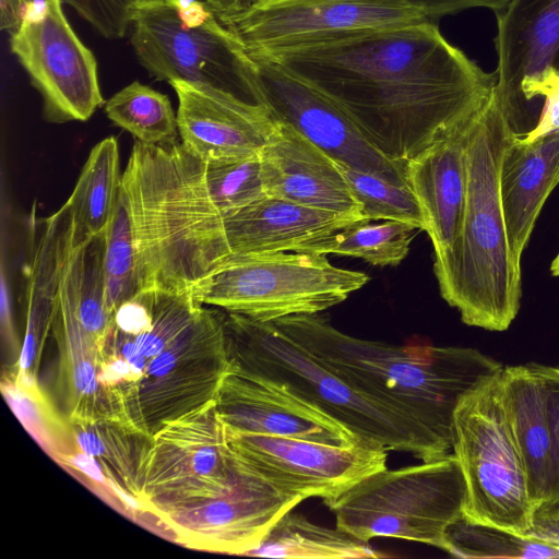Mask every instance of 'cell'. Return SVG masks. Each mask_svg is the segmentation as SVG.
Returning <instances> with one entry per match:
<instances>
[{
	"label": "cell",
	"mask_w": 559,
	"mask_h": 559,
	"mask_svg": "<svg viewBox=\"0 0 559 559\" xmlns=\"http://www.w3.org/2000/svg\"><path fill=\"white\" fill-rule=\"evenodd\" d=\"M468 118L406 162L407 185L419 204L435 260L443 259L452 251L463 225L467 195L465 127Z\"/></svg>",
	"instance_id": "obj_20"
},
{
	"label": "cell",
	"mask_w": 559,
	"mask_h": 559,
	"mask_svg": "<svg viewBox=\"0 0 559 559\" xmlns=\"http://www.w3.org/2000/svg\"><path fill=\"white\" fill-rule=\"evenodd\" d=\"M269 486L231 449L215 401L153 436L140 490L144 516L188 548L231 554L266 518Z\"/></svg>",
	"instance_id": "obj_3"
},
{
	"label": "cell",
	"mask_w": 559,
	"mask_h": 559,
	"mask_svg": "<svg viewBox=\"0 0 559 559\" xmlns=\"http://www.w3.org/2000/svg\"><path fill=\"white\" fill-rule=\"evenodd\" d=\"M129 31L139 63L156 80L185 81L265 107L253 61L205 1L139 0Z\"/></svg>",
	"instance_id": "obj_8"
},
{
	"label": "cell",
	"mask_w": 559,
	"mask_h": 559,
	"mask_svg": "<svg viewBox=\"0 0 559 559\" xmlns=\"http://www.w3.org/2000/svg\"><path fill=\"white\" fill-rule=\"evenodd\" d=\"M544 377L548 412L552 432V477L550 493L545 508L559 506V366L538 364ZM543 509V508H542Z\"/></svg>",
	"instance_id": "obj_36"
},
{
	"label": "cell",
	"mask_w": 559,
	"mask_h": 559,
	"mask_svg": "<svg viewBox=\"0 0 559 559\" xmlns=\"http://www.w3.org/2000/svg\"><path fill=\"white\" fill-rule=\"evenodd\" d=\"M139 0H61L71 7L95 32L108 39L127 35L133 7Z\"/></svg>",
	"instance_id": "obj_34"
},
{
	"label": "cell",
	"mask_w": 559,
	"mask_h": 559,
	"mask_svg": "<svg viewBox=\"0 0 559 559\" xmlns=\"http://www.w3.org/2000/svg\"><path fill=\"white\" fill-rule=\"evenodd\" d=\"M254 1H259V0H252V2H254ZM252 2H251V3H252Z\"/></svg>",
	"instance_id": "obj_44"
},
{
	"label": "cell",
	"mask_w": 559,
	"mask_h": 559,
	"mask_svg": "<svg viewBox=\"0 0 559 559\" xmlns=\"http://www.w3.org/2000/svg\"><path fill=\"white\" fill-rule=\"evenodd\" d=\"M178 98L177 123L182 146L204 163L259 154L275 119L267 108L245 104L185 81L168 82Z\"/></svg>",
	"instance_id": "obj_19"
},
{
	"label": "cell",
	"mask_w": 559,
	"mask_h": 559,
	"mask_svg": "<svg viewBox=\"0 0 559 559\" xmlns=\"http://www.w3.org/2000/svg\"><path fill=\"white\" fill-rule=\"evenodd\" d=\"M226 430L231 449L249 468L280 491L305 499L335 498L386 468L388 450L369 441L335 445Z\"/></svg>",
	"instance_id": "obj_14"
},
{
	"label": "cell",
	"mask_w": 559,
	"mask_h": 559,
	"mask_svg": "<svg viewBox=\"0 0 559 559\" xmlns=\"http://www.w3.org/2000/svg\"><path fill=\"white\" fill-rule=\"evenodd\" d=\"M514 134L495 93L467 119L463 225L452 251L433 262L442 298L465 324L492 332L510 328L522 295L500 192L502 160Z\"/></svg>",
	"instance_id": "obj_5"
},
{
	"label": "cell",
	"mask_w": 559,
	"mask_h": 559,
	"mask_svg": "<svg viewBox=\"0 0 559 559\" xmlns=\"http://www.w3.org/2000/svg\"><path fill=\"white\" fill-rule=\"evenodd\" d=\"M340 166L365 219L397 221L424 230L419 204L408 186H399L374 174L342 164Z\"/></svg>",
	"instance_id": "obj_33"
},
{
	"label": "cell",
	"mask_w": 559,
	"mask_h": 559,
	"mask_svg": "<svg viewBox=\"0 0 559 559\" xmlns=\"http://www.w3.org/2000/svg\"><path fill=\"white\" fill-rule=\"evenodd\" d=\"M32 0H0V27L10 35L23 24Z\"/></svg>",
	"instance_id": "obj_40"
},
{
	"label": "cell",
	"mask_w": 559,
	"mask_h": 559,
	"mask_svg": "<svg viewBox=\"0 0 559 559\" xmlns=\"http://www.w3.org/2000/svg\"><path fill=\"white\" fill-rule=\"evenodd\" d=\"M121 180L132 203L142 289L187 290L226 258L199 159L181 143L136 141Z\"/></svg>",
	"instance_id": "obj_6"
},
{
	"label": "cell",
	"mask_w": 559,
	"mask_h": 559,
	"mask_svg": "<svg viewBox=\"0 0 559 559\" xmlns=\"http://www.w3.org/2000/svg\"><path fill=\"white\" fill-rule=\"evenodd\" d=\"M78 449L92 456L104 472L111 496L122 512L144 518L140 490L153 437L139 432L120 419L104 417L69 421Z\"/></svg>",
	"instance_id": "obj_24"
},
{
	"label": "cell",
	"mask_w": 559,
	"mask_h": 559,
	"mask_svg": "<svg viewBox=\"0 0 559 559\" xmlns=\"http://www.w3.org/2000/svg\"><path fill=\"white\" fill-rule=\"evenodd\" d=\"M248 556L302 559H362L386 555L352 534L318 525L302 514L285 513Z\"/></svg>",
	"instance_id": "obj_26"
},
{
	"label": "cell",
	"mask_w": 559,
	"mask_h": 559,
	"mask_svg": "<svg viewBox=\"0 0 559 559\" xmlns=\"http://www.w3.org/2000/svg\"><path fill=\"white\" fill-rule=\"evenodd\" d=\"M417 229L397 221L358 219L310 238L292 251L349 255L378 266L397 265L408 254Z\"/></svg>",
	"instance_id": "obj_27"
},
{
	"label": "cell",
	"mask_w": 559,
	"mask_h": 559,
	"mask_svg": "<svg viewBox=\"0 0 559 559\" xmlns=\"http://www.w3.org/2000/svg\"><path fill=\"white\" fill-rule=\"evenodd\" d=\"M1 390L25 429L57 462L79 451L69 421L37 379L3 373Z\"/></svg>",
	"instance_id": "obj_28"
},
{
	"label": "cell",
	"mask_w": 559,
	"mask_h": 559,
	"mask_svg": "<svg viewBox=\"0 0 559 559\" xmlns=\"http://www.w3.org/2000/svg\"><path fill=\"white\" fill-rule=\"evenodd\" d=\"M444 551L459 558H559V545L464 518L448 530Z\"/></svg>",
	"instance_id": "obj_31"
},
{
	"label": "cell",
	"mask_w": 559,
	"mask_h": 559,
	"mask_svg": "<svg viewBox=\"0 0 559 559\" xmlns=\"http://www.w3.org/2000/svg\"><path fill=\"white\" fill-rule=\"evenodd\" d=\"M215 404L225 425L237 432L335 445L367 441L285 385L246 372L230 361Z\"/></svg>",
	"instance_id": "obj_17"
},
{
	"label": "cell",
	"mask_w": 559,
	"mask_h": 559,
	"mask_svg": "<svg viewBox=\"0 0 559 559\" xmlns=\"http://www.w3.org/2000/svg\"><path fill=\"white\" fill-rule=\"evenodd\" d=\"M368 281L362 272L334 266L325 254L274 251L229 255L187 290L202 305L267 322L318 314Z\"/></svg>",
	"instance_id": "obj_10"
},
{
	"label": "cell",
	"mask_w": 559,
	"mask_h": 559,
	"mask_svg": "<svg viewBox=\"0 0 559 559\" xmlns=\"http://www.w3.org/2000/svg\"><path fill=\"white\" fill-rule=\"evenodd\" d=\"M166 1H168L169 3H171L174 5H177L179 2V0H166Z\"/></svg>",
	"instance_id": "obj_43"
},
{
	"label": "cell",
	"mask_w": 559,
	"mask_h": 559,
	"mask_svg": "<svg viewBox=\"0 0 559 559\" xmlns=\"http://www.w3.org/2000/svg\"><path fill=\"white\" fill-rule=\"evenodd\" d=\"M525 103L535 127L520 136L533 142L546 134L559 131V74H549L525 93Z\"/></svg>",
	"instance_id": "obj_35"
},
{
	"label": "cell",
	"mask_w": 559,
	"mask_h": 559,
	"mask_svg": "<svg viewBox=\"0 0 559 559\" xmlns=\"http://www.w3.org/2000/svg\"><path fill=\"white\" fill-rule=\"evenodd\" d=\"M250 58L273 118L293 127L335 162L408 186L406 163L383 154L331 97L271 59Z\"/></svg>",
	"instance_id": "obj_15"
},
{
	"label": "cell",
	"mask_w": 559,
	"mask_h": 559,
	"mask_svg": "<svg viewBox=\"0 0 559 559\" xmlns=\"http://www.w3.org/2000/svg\"><path fill=\"white\" fill-rule=\"evenodd\" d=\"M464 501V478L451 452L384 468L323 502L338 528L364 542L393 537L444 550L448 530L463 518Z\"/></svg>",
	"instance_id": "obj_9"
},
{
	"label": "cell",
	"mask_w": 559,
	"mask_h": 559,
	"mask_svg": "<svg viewBox=\"0 0 559 559\" xmlns=\"http://www.w3.org/2000/svg\"><path fill=\"white\" fill-rule=\"evenodd\" d=\"M500 372L457 403L452 453L465 483L463 518L525 535L535 509L502 403Z\"/></svg>",
	"instance_id": "obj_11"
},
{
	"label": "cell",
	"mask_w": 559,
	"mask_h": 559,
	"mask_svg": "<svg viewBox=\"0 0 559 559\" xmlns=\"http://www.w3.org/2000/svg\"><path fill=\"white\" fill-rule=\"evenodd\" d=\"M418 9L429 21L437 20L447 14L462 10L484 7L497 12L510 3L511 0H404Z\"/></svg>",
	"instance_id": "obj_37"
},
{
	"label": "cell",
	"mask_w": 559,
	"mask_h": 559,
	"mask_svg": "<svg viewBox=\"0 0 559 559\" xmlns=\"http://www.w3.org/2000/svg\"><path fill=\"white\" fill-rule=\"evenodd\" d=\"M271 322L349 385L413 417L451 447L457 403L503 368L477 348L393 345L350 336L318 314Z\"/></svg>",
	"instance_id": "obj_4"
},
{
	"label": "cell",
	"mask_w": 559,
	"mask_h": 559,
	"mask_svg": "<svg viewBox=\"0 0 559 559\" xmlns=\"http://www.w3.org/2000/svg\"><path fill=\"white\" fill-rule=\"evenodd\" d=\"M350 222L355 219L271 195L218 214L226 258L292 251L297 245Z\"/></svg>",
	"instance_id": "obj_22"
},
{
	"label": "cell",
	"mask_w": 559,
	"mask_h": 559,
	"mask_svg": "<svg viewBox=\"0 0 559 559\" xmlns=\"http://www.w3.org/2000/svg\"><path fill=\"white\" fill-rule=\"evenodd\" d=\"M10 50L43 99L50 122L86 121L104 105L97 61L68 21L61 0H32Z\"/></svg>",
	"instance_id": "obj_13"
},
{
	"label": "cell",
	"mask_w": 559,
	"mask_h": 559,
	"mask_svg": "<svg viewBox=\"0 0 559 559\" xmlns=\"http://www.w3.org/2000/svg\"><path fill=\"white\" fill-rule=\"evenodd\" d=\"M558 185L559 131L533 142L514 134L502 160L500 192L509 249L519 267L545 201Z\"/></svg>",
	"instance_id": "obj_21"
},
{
	"label": "cell",
	"mask_w": 559,
	"mask_h": 559,
	"mask_svg": "<svg viewBox=\"0 0 559 559\" xmlns=\"http://www.w3.org/2000/svg\"><path fill=\"white\" fill-rule=\"evenodd\" d=\"M259 159L266 195L365 219L340 164L289 124L275 119Z\"/></svg>",
	"instance_id": "obj_18"
},
{
	"label": "cell",
	"mask_w": 559,
	"mask_h": 559,
	"mask_svg": "<svg viewBox=\"0 0 559 559\" xmlns=\"http://www.w3.org/2000/svg\"><path fill=\"white\" fill-rule=\"evenodd\" d=\"M104 281L106 306L110 314L142 289L132 203L122 180L105 235Z\"/></svg>",
	"instance_id": "obj_29"
},
{
	"label": "cell",
	"mask_w": 559,
	"mask_h": 559,
	"mask_svg": "<svg viewBox=\"0 0 559 559\" xmlns=\"http://www.w3.org/2000/svg\"><path fill=\"white\" fill-rule=\"evenodd\" d=\"M224 329L233 365L285 385L359 438L421 461L452 452L448 442L413 417L349 385L273 322L224 311Z\"/></svg>",
	"instance_id": "obj_7"
},
{
	"label": "cell",
	"mask_w": 559,
	"mask_h": 559,
	"mask_svg": "<svg viewBox=\"0 0 559 559\" xmlns=\"http://www.w3.org/2000/svg\"><path fill=\"white\" fill-rule=\"evenodd\" d=\"M215 13H229L249 5L252 0H204Z\"/></svg>",
	"instance_id": "obj_41"
},
{
	"label": "cell",
	"mask_w": 559,
	"mask_h": 559,
	"mask_svg": "<svg viewBox=\"0 0 559 559\" xmlns=\"http://www.w3.org/2000/svg\"><path fill=\"white\" fill-rule=\"evenodd\" d=\"M105 112L116 126L145 144L177 142V115L167 95L134 81L105 103Z\"/></svg>",
	"instance_id": "obj_30"
},
{
	"label": "cell",
	"mask_w": 559,
	"mask_h": 559,
	"mask_svg": "<svg viewBox=\"0 0 559 559\" xmlns=\"http://www.w3.org/2000/svg\"><path fill=\"white\" fill-rule=\"evenodd\" d=\"M118 142L108 136L90 152L76 185L67 200L73 215V243L106 233L121 180Z\"/></svg>",
	"instance_id": "obj_25"
},
{
	"label": "cell",
	"mask_w": 559,
	"mask_h": 559,
	"mask_svg": "<svg viewBox=\"0 0 559 559\" xmlns=\"http://www.w3.org/2000/svg\"><path fill=\"white\" fill-rule=\"evenodd\" d=\"M495 13V95L512 130L523 136L535 127L525 93L559 74V0H511Z\"/></svg>",
	"instance_id": "obj_16"
},
{
	"label": "cell",
	"mask_w": 559,
	"mask_h": 559,
	"mask_svg": "<svg viewBox=\"0 0 559 559\" xmlns=\"http://www.w3.org/2000/svg\"><path fill=\"white\" fill-rule=\"evenodd\" d=\"M0 292L1 334L3 345L7 347L9 354V368L7 373L10 374L15 373L17 371L22 344H20L13 324L10 289L7 283V277L3 267L1 271Z\"/></svg>",
	"instance_id": "obj_38"
},
{
	"label": "cell",
	"mask_w": 559,
	"mask_h": 559,
	"mask_svg": "<svg viewBox=\"0 0 559 559\" xmlns=\"http://www.w3.org/2000/svg\"><path fill=\"white\" fill-rule=\"evenodd\" d=\"M525 535L559 545V506L537 510Z\"/></svg>",
	"instance_id": "obj_39"
},
{
	"label": "cell",
	"mask_w": 559,
	"mask_h": 559,
	"mask_svg": "<svg viewBox=\"0 0 559 559\" xmlns=\"http://www.w3.org/2000/svg\"><path fill=\"white\" fill-rule=\"evenodd\" d=\"M254 57L326 94L402 163L474 114L497 85L496 72H485L429 20Z\"/></svg>",
	"instance_id": "obj_1"
},
{
	"label": "cell",
	"mask_w": 559,
	"mask_h": 559,
	"mask_svg": "<svg viewBox=\"0 0 559 559\" xmlns=\"http://www.w3.org/2000/svg\"><path fill=\"white\" fill-rule=\"evenodd\" d=\"M550 273L552 276H559V252L550 264Z\"/></svg>",
	"instance_id": "obj_42"
},
{
	"label": "cell",
	"mask_w": 559,
	"mask_h": 559,
	"mask_svg": "<svg viewBox=\"0 0 559 559\" xmlns=\"http://www.w3.org/2000/svg\"><path fill=\"white\" fill-rule=\"evenodd\" d=\"M229 367L224 311L188 290L141 289L112 312L97 357L111 417L153 437L216 400Z\"/></svg>",
	"instance_id": "obj_2"
},
{
	"label": "cell",
	"mask_w": 559,
	"mask_h": 559,
	"mask_svg": "<svg viewBox=\"0 0 559 559\" xmlns=\"http://www.w3.org/2000/svg\"><path fill=\"white\" fill-rule=\"evenodd\" d=\"M199 166L205 195L218 214L246 206L266 195L259 154L209 163L199 159Z\"/></svg>",
	"instance_id": "obj_32"
},
{
	"label": "cell",
	"mask_w": 559,
	"mask_h": 559,
	"mask_svg": "<svg viewBox=\"0 0 559 559\" xmlns=\"http://www.w3.org/2000/svg\"><path fill=\"white\" fill-rule=\"evenodd\" d=\"M500 389L536 512L547 504L552 477V432L538 362L503 366Z\"/></svg>",
	"instance_id": "obj_23"
},
{
	"label": "cell",
	"mask_w": 559,
	"mask_h": 559,
	"mask_svg": "<svg viewBox=\"0 0 559 559\" xmlns=\"http://www.w3.org/2000/svg\"><path fill=\"white\" fill-rule=\"evenodd\" d=\"M215 15L249 57L428 21L404 0H259Z\"/></svg>",
	"instance_id": "obj_12"
}]
</instances>
